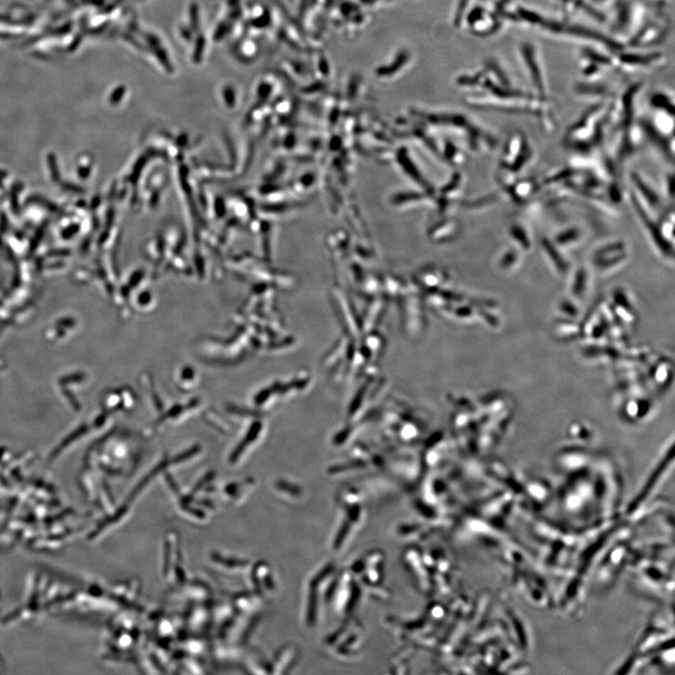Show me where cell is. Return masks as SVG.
Segmentation results:
<instances>
[{
	"instance_id": "6da1fadb",
	"label": "cell",
	"mask_w": 675,
	"mask_h": 675,
	"mask_svg": "<svg viewBox=\"0 0 675 675\" xmlns=\"http://www.w3.org/2000/svg\"><path fill=\"white\" fill-rule=\"evenodd\" d=\"M535 159L532 143L520 132L512 134L504 145L500 160L501 185L505 188L525 172Z\"/></svg>"
},
{
	"instance_id": "7a4b0ae2",
	"label": "cell",
	"mask_w": 675,
	"mask_h": 675,
	"mask_svg": "<svg viewBox=\"0 0 675 675\" xmlns=\"http://www.w3.org/2000/svg\"><path fill=\"white\" fill-rule=\"evenodd\" d=\"M630 261V247L623 240H609L600 244L590 256L593 270L603 275L622 270Z\"/></svg>"
},
{
	"instance_id": "3957f363",
	"label": "cell",
	"mask_w": 675,
	"mask_h": 675,
	"mask_svg": "<svg viewBox=\"0 0 675 675\" xmlns=\"http://www.w3.org/2000/svg\"><path fill=\"white\" fill-rule=\"evenodd\" d=\"M630 197L637 216L639 217V222L644 231L646 232L647 238L651 241L655 251L666 261H674V246L667 242L661 235L658 216L647 210L633 191L630 192Z\"/></svg>"
},
{
	"instance_id": "277c9868",
	"label": "cell",
	"mask_w": 675,
	"mask_h": 675,
	"mask_svg": "<svg viewBox=\"0 0 675 675\" xmlns=\"http://www.w3.org/2000/svg\"><path fill=\"white\" fill-rule=\"evenodd\" d=\"M631 191L639 198V201L651 211L655 216L662 214L664 203L662 197L658 194L654 186L649 183L641 173L633 172L630 173Z\"/></svg>"
},
{
	"instance_id": "5b68a950",
	"label": "cell",
	"mask_w": 675,
	"mask_h": 675,
	"mask_svg": "<svg viewBox=\"0 0 675 675\" xmlns=\"http://www.w3.org/2000/svg\"><path fill=\"white\" fill-rule=\"evenodd\" d=\"M541 251L550 267L557 271L559 275H566L571 270V260L566 256V253L555 245L551 238H542Z\"/></svg>"
},
{
	"instance_id": "8992f818",
	"label": "cell",
	"mask_w": 675,
	"mask_h": 675,
	"mask_svg": "<svg viewBox=\"0 0 675 675\" xmlns=\"http://www.w3.org/2000/svg\"><path fill=\"white\" fill-rule=\"evenodd\" d=\"M541 187V183H536L533 178H516L513 183L503 188V192L515 204L525 205Z\"/></svg>"
},
{
	"instance_id": "52a82bcc",
	"label": "cell",
	"mask_w": 675,
	"mask_h": 675,
	"mask_svg": "<svg viewBox=\"0 0 675 675\" xmlns=\"http://www.w3.org/2000/svg\"><path fill=\"white\" fill-rule=\"evenodd\" d=\"M555 245L559 247L565 253L572 249H578L584 241L585 233L582 227L576 224L568 225L565 228L559 230L551 238Z\"/></svg>"
},
{
	"instance_id": "ba28073f",
	"label": "cell",
	"mask_w": 675,
	"mask_h": 675,
	"mask_svg": "<svg viewBox=\"0 0 675 675\" xmlns=\"http://www.w3.org/2000/svg\"><path fill=\"white\" fill-rule=\"evenodd\" d=\"M506 235L511 241V246L519 249L523 254H529L533 249V238L529 230L522 222H512L509 224Z\"/></svg>"
},
{
	"instance_id": "9c48e42d",
	"label": "cell",
	"mask_w": 675,
	"mask_h": 675,
	"mask_svg": "<svg viewBox=\"0 0 675 675\" xmlns=\"http://www.w3.org/2000/svg\"><path fill=\"white\" fill-rule=\"evenodd\" d=\"M523 254L513 246L504 249L502 254L498 259V267L503 272H512L517 270L522 265Z\"/></svg>"
},
{
	"instance_id": "30bf717a",
	"label": "cell",
	"mask_w": 675,
	"mask_h": 675,
	"mask_svg": "<svg viewBox=\"0 0 675 675\" xmlns=\"http://www.w3.org/2000/svg\"><path fill=\"white\" fill-rule=\"evenodd\" d=\"M663 189L666 196L674 201V173H667L663 180Z\"/></svg>"
},
{
	"instance_id": "8fae6325",
	"label": "cell",
	"mask_w": 675,
	"mask_h": 675,
	"mask_svg": "<svg viewBox=\"0 0 675 675\" xmlns=\"http://www.w3.org/2000/svg\"><path fill=\"white\" fill-rule=\"evenodd\" d=\"M204 46H205V40H204V38H200V39L198 40V42H197V49H196V51H195V53H194V61L195 62H199L200 61V59H201V55H202L203 50H204Z\"/></svg>"
},
{
	"instance_id": "7c38bea8",
	"label": "cell",
	"mask_w": 675,
	"mask_h": 675,
	"mask_svg": "<svg viewBox=\"0 0 675 675\" xmlns=\"http://www.w3.org/2000/svg\"><path fill=\"white\" fill-rule=\"evenodd\" d=\"M191 15L192 26L196 29L198 28V10L194 5L191 8Z\"/></svg>"
}]
</instances>
